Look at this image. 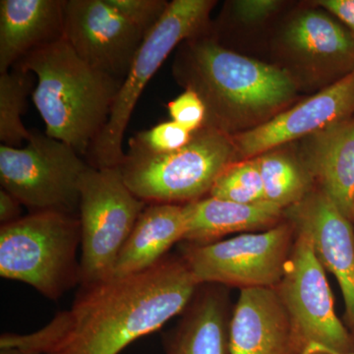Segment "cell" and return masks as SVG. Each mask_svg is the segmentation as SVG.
Listing matches in <instances>:
<instances>
[{"label": "cell", "instance_id": "cell-1", "mask_svg": "<svg viewBox=\"0 0 354 354\" xmlns=\"http://www.w3.org/2000/svg\"><path fill=\"white\" fill-rule=\"evenodd\" d=\"M200 286L183 258L167 256L145 271L81 286L69 309L29 334H2L0 348L120 354L183 312Z\"/></svg>", "mask_w": 354, "mask_h": 354}, {"label": "cell", "instance_id": "cell-2", "mask_svg": "<svg viewBox=\"0 0 354 354\" xmlns=\"http://www.w3.org/2000/svg\"><path fill=\"white\" fill-rule=\"evenodd\" d=\"M15 68L38 78L32 100L46 134L87 156L122 82L84 62L64 37L32 51Z\"/></svg>", "mask_w": 354, "mask_h": 354}, {"label": "cell", "instance_id": "cell-3", "mask_svg": "<svg viewBox=\"0 0 354 354\" xmlns=\"http://www.w3.org/2000/svg\"><path fill=\"white\" fill-rule=\"evenodd\" d=\"M78 216L31 212L0 227V276L57 300L81 283Z\"/></svg>", "mask_w": 354, "mask_h": 354}, {"label": "cell", "instance_id": "cell-4", "mask_svg": "<svg viewBox=\"0 0 354 354\" xmlns=\"http://www.w3.org/2000/svg\"><path fill=\"white\" fill-rule=\"evenodd\" d=\"M232 156L234 145L225 133L203 127L174 152L152 153L129 147L118 167L127 187L146 204L185 205L209 194L232 164Z\"/></svg>", "mask_w": 354, "mask_h": 354}, {"label": "cell", "instance_id": "cell-5", "mask_svg": "<svg viewBox=\"0 0 354 354\" xmlns=\"http://www.w3.org/2000/svg\"><path fill=\"white\" fill-rule=\"evenodd\" d=\"M214 6L215 1L211 0H174L169 3L162 19L144 39L121 84L108 122L88 150L91 167H120L125 157V131L147 84L179 44L201 31Z\"/></svg>", "mask_w": 354, "mask_h": 354}, {"label": "cell", "instance_id": "cell-6", "mask_svg": "<svg viewBox=\"0 0 354 354\" xmlns=\"http://www.w3.org/2000/svg\"><path fill=\"white\" fill-rule=\"evenodd\" d=\"M187 87L202 97L207 111L244 109L262 113L285 104L295 92L286 70L239 55L209 41L187 48Z\"/></svg>", "mask_w": 354, "mask_h": 354}, {"label": "cell", "instance_id": "cell-7", "mask_svg": "<svg viewBox=\"0 0 354 354\" xmlns=\"http://www.w3.org/2000/svg\"><path fill=\"white\" fill-rule=\"evenodd\" d=\"M146 203L135 196L120 167H88L80 185L81 283L111 278L114 265Z\"/></svg>", "mask_w": 354, "mask_h": 354}, {"label": "cell", "instance_id": "cell-8", "mask_svg": "<svg viewBox=\"0 0 354 354\" xmlns=\"http://www.w3.org/2000/svg\"><path fill=\"white\" fill-rule=\"evenodd\" d=\"M295 232L285 274L276 288L290 318L295 353H354L353 335L335 313L325 268L308 237Z\"/></svg>", "mask_w": 354, "mask_h": 354}, {"label": "cell", "instance_id": "cell-9", "mask_svg": "<svg viewBox=\"0 0 354 354\" xmlns=\"http://www.w3.org/2000/svg\"><path fill=\"white\" fill-rule=\"evenodd\" d=\"M90 165L64 142L39 133L23 148L0 146V183L31 212L78 216L80 185Z\"/></svg>", "mask_w": 354, "mask_h": 354}, {"label": "cell", "instance_id": "cell-10", "mask_svg": "<svg viewBox=\"0 0 354 354\" xmlns=\"http://www.w3.org/2000/svg\"><path fill=\"white\" fill-rule=\"evenodd\" d=\"M295 228L288 223L212 243H185L183 258L199 285L276 288L283 279Z\"/></svg>", "mask_w": 354, "mask_h": 354}, {"label": "cell", "instance_id": "cell-11", "mask_svg": "<svg viewBox=\"0 0 354 354\" xmlns=\"http://www.w3.org/2000/svg\"><path fill=\"white\" fill-rule=\"evenodd\" d=\"M64 36L84 62L121 82L145 39L109 0H64Z\"/></svg>", "mask_w": 354, "mask_h": 354}, {"label": "cell", "instance_id": "cell-12", "mask_svg": "<svg viewBox=\"0 0 354 354\" xmlns=\"http://www.w3.org/2000/svg\"><path fill=\"white\" fill-rule=\"evenodd\" d=\"M285 213L295 232L308 237L326 271L337 279L346 307L344 325L354 339L353 223L321 190L309 193Z\"/></svg>", "mask_w": 354, "mask_h": 354}, {"label": "cell", "instance_id": "cell-13", "mask_svg": "<svg viewBox=\"0 0 354 354\" xmlns=\"http://www.w3.org/2000/svg\"><path fill=\"white\" fill-rule=\"evenodd\" d=\"M353 113L354 69L295 108L239 135L235 145L243 157H254L292 140L316 134L348 120Z\"/></svg>", "mask_w": 354, "mask_h": 354}, {"label": "cell", "instance_id": "cell-14", "mask_svg": "<svg viewBox=\"0 0 354 354\" xmlns=\"http://www.w3.org/2000/svg\"><path fill=\"white\" fill-rule=\"evenodd\" d=\"M228 342L230 354H295L290 318L276 288L241 290Z\"/></svg>", "mask_w": 354, "mask_h": 354}, {"label": "cell", "instance_id": "cell-15", "mask_svg": "<svg viewBox=\"0 0 354 354\" xmlns=\"http://www.w3.org/2000/svg\"><path fill=\"white\" fill-rule=\"evenodd\" d=\"M64 0L0 1V74L46 44L64 38Z\"/></svg>", "mask_w": 354, "mask_h": 354}, {"label": "cell", "instance_id": "cell-16", "mask_svg": "<svg viewBox=\"0 0 354 354\" xmlns=\"http://www.w3.org/2000/svg\"><path fill=\"white\" fill-rule=\"evenodd\" d=\"M218 285H201L180 322L165 335V354H230L227 297Z\"/></svg>", "mask_w": 354, "mask_h": 354}, {"label": "cell", "instance_id": "cell-17", "mask_svg": "<svg viewBox=\"0 0 354 354\" xmlns=\"http://www.w3.org/2000/svg\"><path fill=\"white\" fill-rule=\"evenodd\" d=\"M186 225L184 205L147 204L116 260L111 278L145 271L165 259L174 244L183 241Z\"/></svg>", "mask_w": 354, "mask_h": 354}, {"label": "cell", "instance_id": "cell-18", "mask_svg": "<svg viewBox=\"0 0 354 354\" xmlns=\"http://www.w3.org/2000/svg\"><path fill=\"white\" fill-rule=\"evenodd\" d=\"M308 169L320 190L354 223V118L314 134Z\"/></svg>", "mask_w": 354, "mask_h": 354}, {"label": "cell", "instance_id": "cell-19", "mask_svg": "<svg viewBox=\"0 0 354 354\" xmlns=\"http://www.w3.org/2000/svg\"><path fill=\"white\" fill-rule=\"evenodd\" d=\"M186 232L183 242L189 244L212 243L236 232L269 228L279 225L285 209L268 202L239 204L209 196L184 205Z\"/></svg>", "mask_w": 354, "mask_h": 354}, {"label": "cell", "instance_id": "cell-20", "mask_svg": "<svg viewBox=\"0 0 354 354\" xmlns=\"http://www.w3.org/2000/svg\"><path fill=\"white\" fill-rule=\"evenodd\" d=\"M293 50L324 59H354V37L327 14L308 11L293 20L286 32Z\"/></svg>", "mask_w": 354, "mask_h": 354}, {"label": "cell", "instance_id": "cell-21", "mask_svg": "<svg viewBox=\"0 0 354 354\" xmlns=\"http://www.w3.org/2000/svg\"><path fill=\"white\" fill-rule=\"evenodd\" d=\"M256 160L259 165L266 202L286 211L309 194V174L288 156L264 153Z\"/></svg>", "mask_w": 354, "mask_h": 354}, {"label": "cell", "instance_id": "cell-22", "mask_svg": "<svg viewBox=\"0 0 354 354\" xmlns=\"http://www.w3.org/2000/svg\"><path fill=\"white\" fill-rule=\"evenodd\" d=\"M29 75L17 68L0 74V140L3 145L18 147L31 139L32 131L22 121L31 91Z\"/></svg>", "mask_w": 354, "mask_h": 354}, {"label": "cell", "instance_id": "cell-23", "mask_svg": "<svg viewBox=\"0 0 354 354\" xmlns=\"http://www.w3.org/2000/svg\"><path fill=\"white\" fill-rule=\"evenodd\" d=\"M209 196L239 204L264 202V188L257 160L228 165L216 179Z\"/></svg>", "mask_w": 354, "mask_h": 354}, {"label": "cell", "instance_id": "cell-24", "mask_svg": "<svg viewBox=\"0 0 354 354\" xmlns=\"http://www.w3.org/2000/svg\"><path fill=\"white\" fill-rule=\"evenodd\" d=\"M193 134L174 121H165L137 133L129 142V147L147 153H171L187 145Z\"/></svg>", "mask_w": 354, "mask_h": 354}, {"label": "cell", "instance_id": "cell-25", "mask_svg": "<svg viewBox=\"0 0 354 354\" xmlns=\"http://www.w3.org/2000/svg\"><path fill=\"white\" fill-rule=\"evenodd\" d=\"M109 2L145 37L158 25L171 3L165 0H109Z\"/></svg>", "mask_w": 354, "mask_h": 354}, {"label": "cell", "instance_id": "cell-26", "mask_svg": "<svg viewBox=\"0 0 354 354\" xmlns=\"http://www.w3.org/2000/svg\"><path fill=\"white\" fill-rule=\"evenodd\" d=\"M171 120L194 133L204 127L207 118V109L197 92L186 88L174 101L167 104Z\"/></svg>", "mask_w": 354, "mask_h": 354}, {"label": "cell", "instance_id": "cell-27", "mask_svg": "<svg viewBox=\"0 0 354 354\" xmlns=\"http://www.w3.org/2000/svg\"><path fill=\"white\" fill-rule=\"evenodd\" d=\"M279 6L274 0H241L234 3L237 17L245 23H257L272 15Z\"/></svg>", "mask_w": 354, "mask_h": 354}, {"label": "cell", "instance_id": "cell-28", "mask_svg": "<svg viewBox=\"0 0 354 354\" xmlns=\"http://www.w3.org/2000/svg\"><path fill=\"white\" fill-rule=\"evenodd\" d=\"M22 206L15 197L3 188L0 190V225H8L22 218Z\"/></svg>", "mask_w": 354, "mask_h": 354}, {"label": "cell", "instance_id": "cell-29", "mask_svg": "<svg viewBox=\"0 0 354 354\" xmlns=\"http://www.w3.org/2000/svg\"><path fill=\"white\" fill-rule=\"evenodd\" d=\"M319 6L337 16L354 32V0H323Z\"/></svg>", "mask_w": 354, "mask_h": 354}, {"label": "cell", "instance_id": "cell-30", "mask_svg": "<svg viewBox=\"0 0 354 354\" xmlns=\"http://www.w3.org/2000/svg\"><path fill=\"white\" fill-rule=\"evenodd\" d=\"M0 354H39L17 348H0Z\"/></svg>", "mask_w": 354, "mask_h": 354}, {"label": "cell", "instance_id": "cell-31", "mask_svg": "<svg viewBox=\"0 0 354 354\" xmlns=\"http://www.w3.org/2000/svg\"><path fill=\"white\" fill-rule=\"evenodd\" d=\"M348 354H354V353H348Z\"/></svg>", "mask_w": 354, "mask_h": 354}]
</instances>
